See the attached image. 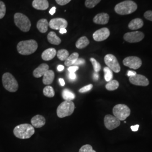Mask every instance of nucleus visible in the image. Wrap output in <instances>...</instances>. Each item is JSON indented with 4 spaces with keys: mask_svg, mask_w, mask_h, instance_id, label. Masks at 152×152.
Wrapping results in <instances>:
<instances>
[{
    "mask_svg": "<svg viewBox=\"0 0 152 152\" xmlns=\"http://www.w3.org/2000/svg\"><path fill=\"white\" fill-rule=\"evenodd\" d=\"M14 135L20 139H27L31 137L34 134V127L28 124L18 125L13 131Z\"/></svg>",
    "mask_w": 152,
    "mask_h": 152,
    "instance_id": "nucleus-1",
    "label": "nucleus"
},
{
    "mask_svg": "<svg viewBox=\"0 0 152 152\" xmlns=\"http://www.w3.org/2000/svg\"><path fill=\"white\" fill-rule=\"evenodd\" d=\"M37 49L38 44L34 39L22 41L17 45L18 52L23 55L32 54Z\"/></svg>",
    "mask_w": 152,
    "mask_h": 152,
    "instance_id": "nucleus-2",
    "label": "nucleus"
},
{
    "mask_svg": "<svg viewBox=\"0 0 152 152\" xmlns=\"http://www.w3.org/2000/svg\"><path fill=\"white\" fill-rule=\"evenodd\" d=\"M137 9V6L135 2L131 0H126L116 5L114 10L118 14L124 15L133 13Z\"/></svg>",
    "mask_w": 152,
    "mask_h": 152,
    "instance_id": "nucleus-3",
    "label": "nucleus"
},
{
    "mask_svg": "<svg viewBox=\"0 0 152 152\" xmlns=\"http://www.w3.org/2000/svg\"><path fill=\"white\" fill-rule=\"evenodd\" d=\"M75 109V104L72 101L65 100L58 106L56 110L57 115L61 118L70 116L73 114Z\"/></svg>",
    "mask_w": 152,
    "mask_h": 152,
    "instance_id": "nucleus-4",
    "label": "nucleus"
},
{
    "mask_svg": "<svg viewBox=\"0 0 152 152\" xmlns=\"http://www.w3.org/2000/svg\"><path fill=\"white\" fill-rule=\"evenodd\" d=\"M14 19L15 24L20 31L24 32L29 31L31 27V23L27 16L22 13L17 12L14 15Z\"/></svg>",
    "mask_w": 152,
    "mask_h": 152,
    "instance_id": "nucleus-5",
    "label": "nucleus"
},
{
    "mask_svg": "<svg viewBox=\"0 0 152 152\" xmlns=\"http://www.w3.org/2000/svg\"><path fill=\"white\" fill-rule=\"evenodd\" d=\"M2 81L4 87L7 91L15 92L18 90V83L11 73L9 72L5 73L2 77Z\"/></svg>",
    "mask_w": 152,
    "mask_h": 152,
    "instance_id": "nucleus-6",
    "label": "nucleus"
},
{
    "mask_svg": "<svg viewBox=\"0 0 152 152\" xmlns=\"http://www.w3.org/2000/svg\"><path fill=\"white\" fill-rule=\"evenodd\" d=\"M130 109L125 104H117L113 109L114 117L120 121H124L130 115Z\"/></svg>",
    "mask_w": 152,
    "mask_h": 152,
    "instance_id": "nucleus-7",
    "label": "nucleus"
},
{
    "mask_svg": "<svg viewBox=\"0 0 152 152\" xmlns=\"http://www.w3.org/2000/svg\"><path fill=\"white\" fill-rule=\"evenodd\" d=\"M104 62L109 68L115 73H119L121 71L120 64L113 55H106L104 57Z\"/></svg>",
    "mask_w": 152,
    "mask_h": 152,
    "instance_id": "nucleus-8",
    "label": "nucleus"
},
{
    "mask_svg": "<svg viewBox=\"0 0 152 152\" xmlns=\"http://www.w3.org/2000/svg\"><path fill=\"white\" fill-rule=\"evenodd\" d=\"M144 38V33L140 31H135L125 33L124 38L126 41L130 43H136L141 41Z\"/></svg>",
    "mask_w": 152,
    "mask_h": 152,
    "instance_id": "nucleus-9",
    "label": "nucleus"
},
{
    "mask_svg": "<svg viewBox=\"0 0 152 152\" xmlns=\"http://www.w3.org/2000/svg\"><path fill=\"white\" fill-rule=\"evenodd\" d=\"M123 64L131 69H137L142 65V61L137 56H129L124 59Z\"/></svg>",
    "mask_w": 152,
    "mask_h": 152,
    "instance_id": "nucleus-10",
    "label": "nucleus"
},
{
    "mask_svg": "<svg viewBox=\"0 0 152 152\" xmlns=\"http://www.w3.org/2000/svg\"><path fill=\"white\" fill-rule=\"evenodd\" d=\"M121 124V121L113 115L107 114L104 117V125L109 130H112L118 127Z\"/></svg>",
    "mask_w": 152,
    "mask_h": 152,
    "instance_id": "nucleus-11",
    "label": "nucleus"
},
{
    "mask_svg": "<svg viewBox=\"0 0 152 152\" xmlns=\"http://www.w3.org/2000/svg\"><path fill=\"white\" fill-rule=\"evenodd\" d=\"M68 26V22L63 18L52 19L49 22V27L55 30H60L61 28H66Z\"/></svg>",
    "mask_w": 152,
    "mask_h": 152,
    "instance_id": "nucleus-12",
    "label": "nucleus"
},
{
    "mask_svg": "<svg viewBox=\"0 0 152 152\" xmlns=\"http://www.w3.org/2000/svg\"><path fill=\"white\" fill-rule=\"evenodd\" d=\"M129 81L132 84L136 86H147L149 84V82L147 77L141 75L136 74L135 76L130 77Z\"/></svg>",
    "mask_w": 152,
    "mask_h": 152,
    "instance_id": "nucleus-13",
    "label": "nucleus"
},
{
    "mask_svg": "<svg viewBox=\"0 0 152 152\" xmlns=\"http://www.w3.org/2000/svg\"><path fill=\"white\" fill-rule=\"evenodd\" d=\"M110 31L107 28H103L98 29L93 34V38L95 41H103L108 38Z\"/></svg>",
    "mask_w": 152,
    "mask_h": 152,
    "instance_id": "nucleus-14",
    "label": "nucleus"
},
{
    "mask_svg": "<svg viewBox=\"0 0 152 152\" xmlns=\"http://www.w3.org/2000/svg\"><path fill=\"white\" fill-rule=\"evenodd\" d=\"M109 20V16L107 13H99L95 16L93 19V22L95 24L104 25L107 24Z\"/></svg>",
    "mask_w": 152,
    "mask_h": 152,
    "instance_id": "nucleus-15",
    "label": "nucleus"
},
{
    "mask_svg": "<svg viewBox=\"0 0 152 152\" xmlns=\"http://www.w3.org/2000/svg\"><path fill=\"white\" fill-rule=\"evenodd\" d=\"M32 6L38 10H46L49 8V2L48 0H33Z\"/></svg>",
    "mask_w": 152,
    "mask_h": 152,
    "instance_id": "nucleus-16",
    "label": "nucleus"
},
{
    "mask_svg": "<svg viewBox=\"0 0 152 152\" xmlns=\"http://www.w3.org/2000/svg\"><path fill=\"white\" fill-rule=\"evenodd\" d=\"M49 65L47 64H41L33 71V75L36 78H40L44 76V74L49 70Z\"/></svg>",
    "mask_w": 152,
    "mask_h": 152,
    "instance_id": "nucleus-17",
    "label": "nucleus"
},
{
    "mask_svg": "<svg viewBox=\"0 0 152 152\" xmlns=\"http://www.w3.org/2000/svg\"><path fill=\"white\" fill-rule=\"evenodd\" d=\"M31 124L34 127L41 128L46 124V120L41 115H36L31 119Z\"/></svg>",
    "mask_w": 152,
    "mask_h": 152,
    "instance_id": "nucleus-18",
    "label": "nucleus"
},
{
    "mask_svg": "<svg viewBox=\"0 0 152 152\" xmlns=\"http://www.w3.org/2000/svg\"><path fill=\"white\" fill-rule=\"evenodd\" d=\"M56 50L54 48L46 49L42 53V59L45 61H49L54 59L56 55Z\"/></svg>",
    "mask_w": 152,
    "mask_h": 152,
    "instance_id": "nucleus-19",
    "label": "nucleus"
},
{
    "mask_svg": "<svg viewBox=\"0 0 152 152\" xmlns=\"http://www.w3.org/2000/svg\"><path fill=\"white\" fill-rule=\"evenodd\" d=\"M55 78V73L52 70H48L43 76L42 82L44 85H49L53 83Z\"/></svg>",
    "mask_w": 152,
    "mask_h": 152,
    "instance_id": "nucleus-20",
    "label": "nucleus"
},
{
    "mask_svg": "<svg viewBox=\"0 0 152 152\" xmlns=\"http://www.w3.org/2000/svg\"><path fill=\"white\" fill-rule=\"evenodd\" d=\"M49 22L46 19H41L38 20L37 23V28L41 33H45L48 30Z\"/></svg>",
    "mask_w": 152,
    "mask_h": 152,
    "instance_id": "nucleus-21",
    "label": "nucleus"
},
{
    "mask_svg": "<svg viewBox=\"0 0 152 152\" xmlns=\"http://www.w3.org/2000/svg\"><path fill=\"white\" fill-rule=\"evenodd\" d=\"M144 22L140 18H136L131 20L128 27L131 30H137L143 27Z\"/></svg>",
    "mask_w": 152,
    "mask_h": 152,
    "instance_id": "nucleus-22",
    "label": "nucleus"
},
{
    "mask_svg": "<svg viewBox=\"0 0 152 152\" xmlns=\"http://www.w3.org/2000/svg\"><path fill=\"white\" fill-rule=\"evenodd\" d=\"M48 40L51 44L55 45H59L61 44V40L54 32H50L48 35Z\"/></svg>",
    "mask_w": 152,
    "mask_h": 152,
    "instance_id": "nucleus-23",
    "label": "nucleus"
},
{
    "mask_svg": "<svg viewBox=\"0 0 152 152\" xmlns=\"http://www.w3.org/2000/svg\"><path fill=\"white\" fill-rule=\"evenodd\" d=\"M79 58V54L77 53H73L70 55L68 58L65 60V66H71L76 63V61Z\"/></svg>",
    "mask_w": 152,
    "mask_h": 152,
    "instance_id": "nucleus-24",
    "label": "nucleus"
},
{
    "mask_svg": "<svg viewBox=\"0 0 152 152\" xmlns=\"http://www.w3.org/2000/svg\"><path fill=\"white\" fill-rule=\"evenodd\" d=\"M90 44V41L86 36L79 38L76 42V46L77 49H82L86 48Z\"/></svg>",
    "mask_w": 152,
    "mask_h": 152,
    "instance_id": "nucleus-25",
    "label": "nucleus"
},
{
    "mask_svg": "<svg viewBox=\"0 0 152 152\" xmlns=\"http://www.w3.org/2000/svg\"><path fill=\"white\" fill-rule=\"evenodd\" d=\"M62 97L65 100H74L76 98L75 94L72 92L68 88H65L62 92Z\"/></svg>",
    "mask_w": 152,
    "mask_h": 152,
    "instance_id": "nucleus-26",
    "label": "nucleus"
},
{
    "mask_svg": "<svg viewBox=\"0 0 152 152\" xmlns=\"http://www.w3.org/2000/svg\"><path fill=\"white\" fill-rule=\"evenodd\" d=\"M119 87V82L116 80H112L108 82L106 85L105 88L108 91H114Z\"/></svg>",
    "mask_w": 152,
    "mask_h": 152,
    "instance_id": "nucleus-27",
    "label": "nucleus"
},
{
    "mask_svg": "<svg viewBox=\"0 0 152 152\" xmlns=\"http://www.w3.org/2000/svg\"><path fill=\"white\" fill-rule=\"evenodd\" d=\"M56 55L59 60L65 61L69 56V53L68 51L65 49H61L58 51Z\"/></svg>",
    "mask_w": 152,
    "mask_h": 152,
    "instance_id": "nucleus-28",
    "label": "nucleus"
},
{
    "mask_svg": "<svg viewBox=\"0 0 152 152\" xmlns=\"http://www.w3.org/2000/svg\"><path fill=\"white\" fill-rule=\"evenodd\" d=\"M44 95L48 98H53L55 95V91L53 87L51 86H47L43 90Z\"/></svg>",
    "mask_w": 152,
    "mask_h": 152,
    "instance_id": "nucleus-29",
    "label": "nucleus"
},
{
    "mask_svg": "<svg viewBox=\"0 0 152 152\" xmlns=\"http://www.w3.org/2000/svg\"><path fill=\"white\" fill-rule=\"evenodd\" d=\"M104 78L107 82L110 81L113 79V71H112L108 67H105L104 68Z\"/></svg>",
    "mask_w": 152,
    "mask_h": 152,
    "instance_id": "nucleus-30",
    "label": "nucleus"
},
{
    "mask_svg": "<svg viewBox=\"0 0 152 152\" xmlns=\"http://www.w3.org/2000/svg\"><path fill=\"white\" fill-rule=\"evenodd\" d=\"M100 1L101 0H86L85 4L87 8L91 9L97 5Z\"/></svg>",
    "mask_w": 152,
    "mask_h": 152,
    "instance_id": "nucleus-31",
    "label": "nucleus"
},
{
    "mask_svg": "<svg viewBox=\"0 0 152 152\" xmlns=\"http://www.w3.org/2000/svg\"><path fill=\"white\" fill-rule=\"evenodd\" d=\"M90 61L92 63L94 70L95 71V72H98V73L99 71L101 70V68H102L101 65L95 59H94L93 58H90Z\"/></svg>",
    "mask_w": 152,
    "mask_h": 152,
    "instance_id": "nucleus-32",
    "label": "nucleus"
},
{
    "mask_svg": "<svg viewBox=\"0 0 152 152\" xmlns=\"http://www.w3.org/2000/svg\"><path fill=\"white\" fill-rule=\"evenodd\" d=\"M6 11V7L5 3L3 1H0V19H2L5 16Z\"/></svg>",
    "mask_w": 152,
    "mask_h": 152,
    "instance_id": "nucleus-33",
    "label": "nucleus"
},
{
    "mask_svg": "<svg viewBox=\"0 0 152 152\" xmlns=\"http://www.w3.org/2000/svg\"><path fill=\"white\" fill-rule=\"evenodd\" d=\"M78 152H96L92 148V146L89 144H86L83 145L80 148Z\"/></svg>",
    "mask_w": 152,
    "mask_h": 152,
    "instance_id": "nucleus-34",
    "label": "nucleus"
},
{
    "mask_svg": "<svg viewBox=\"0 0 152 152\" xmlns=\"http://www.w3.org/2000/svg\"><path fill=\"white\" fill-rule=\"evenodd\" d=\"M93 87V85L92 84L88 85L87 86H85L84 87H82L79 90V92L80 93H84V92H88L90 91Z\"/></svg>",
    "mask_w": 152,
    "mask_h": 152,
    "instance_id": "nucleus-35",
    "label": "nucleus"
},
{
    "mask_svg": "<svg viewBox=\"0 0 152 152\" xmlns=\"http://www.w3.org/2000/svg\"><path fill=\"white\" fill-rule=\"evenodd\" d=\"M144 17L150 21H152V11L149 10L144 13Z\"/></svg>",
    "mask_w": 152,
    "mask_h": 152,
    "instance_id": "nucleus-36",
    "label": "nucleus"
},
{
    "mask_svg": "<svg viewBox=\"0 0 152 152\" xmlns=\"http://www.w3.org/2000/svg\"><path fill=\"white\" fill-rule=\"evenodd\" d=\"M55 1L58 5L61 6L65 5L71 1V0H55Z\"/></svg>",
    "mask_w": 152,
    "mask_h": 152,
    "instance_id": "nucleus-37",
    "label": "nucleus"
},
{
    "mask_svg": "<svg viewBox=\"0 0 152 152\" xmlns=\"http://www.w3.org/2000/svg\"><path fill=\"white\" fill-rule=\"evenodd\" d=\"M85 64V60L82 58H78L77 61H76V63L74 64V66H78V65H83Z\"/></svg>",
    "mask_w": 152,
    "mask_h": 152,
    "instance_id": "nucleus-38",
    "label": "nucleus"
},
{
    "mask_svg": "<svg viewBox=\"0 0 152 152\" xmlns=\"http://www.w3.org/2000/svg\"><path fill=\"white\" fill-rule=\"evenodd\" d=\"M79 69V67L78 66H69L68 68V71L70 73H75L76 71H78Z\"/></svg>",
    "mask_w": 152,
    "mask_h": 152,
    "instance_id": "nucleus-39",
    "label": "nucleus"
},
{
    "mask_svg": "<svg viewBox=\"0 0 152 152\" xmlns=\"http://www.w3.org/2000/svg\"><path fill=\"white\" fill-rule=\"evenodd\" d=\"M139 128V125H134V126H131V130L134 131V132H136V131L138 130Z\"/></svg>",
    "mask_w": 152,
    "mask_h": 152,
    "instance_id": "nucleus-40",
    "label": "nucleus"
},
{
    "mask_svg": "<svg viewBox=\"0 0 152 152\" xmlns=\"http://www.w3.org/2000/svg\"><path fill=\"white\" fill-rule=\"evenodd\" d=\"M69 78L71 80H76V75L75 73H70L69 74Z\"/></svg>",
    "mask_w": 152,
    "mask_h": 152,
    "instance_id": "nucleus-41",
    "label": "nucleus"
},
{
    "mask_svg": "<svg viewBox=\"0 0 152 152\" xmlns=\"http://www.w3.org/2000/svg\"><path fill=\"white\" fill-rule=\"evenodd\" d=\"M136 72H135V71H128L127 72V76H129V77H132V76H135V75H136Z\"/></svg>",
    "mask_w": 152,
    "mask_h": 152,
    "instance_id": "nucleus-42",
    "label": "nucleus"
},
{
    "mask_svg": "<svg viewBox=\"0 0 152 152\" xmlns=\"http://www.w3.org/2000/svg\"><path fill=\"white\" fill-rule=\"evenodd\" d=\"M99 78V76L98 72H94L93 74V79L95 81H98Z\"/></svg>",
    "mask_w": 152,
    "mask_h": 152,
    "instance_id": "nucleus-43",
    "label": "nucleus"
},
{
    "mask_svg": "<svg viewBox=\"0 0 152 152\" xmlns=\"http://www.w3.org/2000/svg\"><path fill=\"white\" fill-rule=\"evenodd\" d=\"M55 11H56V7H52V8L50 10L49 13H50V15H53L54 14Z\"/></svg>",
    "mask_w": 152,
    "mask_h": 152,
    "instance_id": "nucleus-44",
    "label": "nucleus"
},
{
    "mask_svg": "<svg viewBox=\"0 0 152 152\" xmlns=\"http://www.w3.org/2000/svg\"><path fill=\"white\" fill-rule=\"evenodd\" d=\"M64 69V66L63 65H59L57 67V69L59 72H61V71H63Z\"/></svg>",
    "mask_w": 152,
    "mask_h": 152,
    "instance_id": "nucleus-45",
    "label": "nucleus"
},
{
    "mask_svg": "<svg viewBox=\"0 0 152 152\" xmlns=\"http://www.w3.org/2000/svg\"><path fill=\"white\" fill-rule=\"evenodd\" d=\"M59 81L60 85L61 86H64L65 85V81H64V80L63 78H59Z\"/></svg>",
    "mask_w": 152,
    "mask_h": 152,
    "instance_id": "nucleus-46",
    "label": "nucleus"
},
{
    "mask_svg": "<svg viewBox=\"0 0 152 152\" xmlns=\"http://www.w3.org/2000/svg\"><path fill=\"white\" fill-rule=\"evenodd\" d=\"M66 32L67 31H66L65 28H61V29H60V30H59V33H60V34H64V33H66Z\"/></svg>",
    "mask_w": 152,
    "mask_h": 152,
    "instance_id": "nucleus-47",
    "label": "nucleus"
}]
</instances>
